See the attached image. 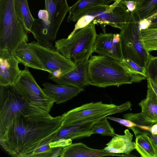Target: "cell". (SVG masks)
Wrapping results in <instances>:
<instances>
[{"label": "cell", "instance_id": "25", "mask_svg": "<svg viewBox=\"0 0 157 157\" xmlns=\"http://www.w3.org/2000/svg\"><path fill=\"white\" fill-rule=\"evenodd\" d=\"M144 44L150 52L157 51V28H148L141 30Z\"/></svg>", "mask_w": 157, "mask_h": 157}, {"label": "cell", "instance_id": "14", "mask_svg": "<svg viewBox=\"0 0 157 157\" xmlns=\"http://www.w3.org/2000/svg\"><path fill=\"white\" fill-rule=\"evenodd\" d=\"M121 61L124 59L119 33H100L98 34L93 52Z\"/></svg>", "mask_w": 157, "mask_h": 157}, {"label": "cell", "instance_id": "20", "mask_svg": "<svg viewBox=\"0 0 157 157\" xmlns=\"http://www.w3.org/2000/svg\"><path fill=\"white\" fill-rule=\"evenodd\" d=\"M13 55L25 67L46 71L50 74L37 56L29 48L28 42L23 41L18 46Z\"/></svg>", "mask_w": 157, "mask_h": 157}, {"label": "cell", "instance_id": "29", "mask_svg": "<svg viewBox=\"0 0 157 157\" xmlns=\"http://www.w3.org/2000/svg\"><path fill=\"white\" fill-rule=\"evenodd\" d=\"M147 82H148L157 96V77L147 75Z\"/></svg>", "mask_w": 157, "mask_h": 157}, {"label": "cell", "instance_id": "31", "mask_svg": "<svg viewBox=\"0 0 157 157\" xmlns=\"http://www.w3.org/2000/svg\"><path fill=\"white\" fill-rule=\"evenodd\" d=\"M148 28H157V16L150 20V24Z\"/></svg>", "mask_w": 157, "mask_h": 157}, {"label": "cell", "instance_id": "28", "mask_svg": "<svg viewBox=\"0 0 157 157\" xmlns=\"http://www.w3.org/2000/svg\"><path fill=\"white\" fill-rule=\"evenodd\" d=\"M106 117L108 119L118 122L121 125L132 129V131L136 127L139 126L131 121L124 119H121L109 115L107 116Z\"/></svg>", "mask_w": 157, "mask_h": 157}, {"label": "cell", "instance_id": "6", "mask_svg": "<svg viewBox=\"0 0 157 157\" xmlns=\"http://www.w3.org/2000/svg\"><path fill=\"white\" fill-rule=\"evenodd\" d=\"M95 24L92 21L86 26L77 30L67 38L55 42V48L66 58L75 64L89 58L92 55L98 35Z\"/></svg>", "mask_w": 157, "mask_h": 157}, {"label": "cell", "instance_id": "3", "mask_svg": "<svg viewBox=\"0 0 157 157\" xmlns=\"http://www.w3.org/2000/svg\"><path fill=\"white\" fill-rule=\"evenodd\" d=\"M121 1L117 0L110 5L90 6L73 16L67 21L77 22L71 34H73L92 21L95 24H99L104 33L105 32V26L107 25L121 30L125 25L130 11L124 5L120 2Z\"/></svg>", "mask_w": 157, "mask_h": 157}, {"label": "cell", "instance_id": "5", "mask_svg": "<svg viewBox=\"0 0 157 157\" xmlns=\"http://www.w3.org/2000/svg\"><path fill=\"white\" fill-rule=\"evenodd\" d=\"M14 0H0V52L13 55L23 42L29 41L28 31L17 16Z\"/></svg>", "mask_w": 157, "mask_h": 157}, {"label": "cell", "instance_id": "12", "mask_svg": "<svg viewBox=\"0 0 157 157\" xmlns=\"http://www.w3.org/2000/svg\"><path fill=\"white\" fill-rule=\"evenodd\" d=\"M147 88L145 98L139 103L141 112L125 113L123 117L139 126L151 127L157 124V96L148 82Z\"/></svg>", "mask_w": 157, "mask_h": 157}, {"label": "cell", "instance_id": "17", "mask_svg": "<svg viewBox=\"0 0 157 157\" xmlns=\"http://www.w3.org/2000/svg\"><path fill=\"white\" fill-rule=\"evenodd\" d=\"M42 90L57 104L64 103L76 96L82 90L71 86L54 84L48 82L42 84Z\"/></svg>", "mask_w": 157, "mask_h": 157}, {"label": "cell", "instance_id": "16", "mask_svg": "<svg viewBox=\"0 0 157 157\" xmlns=\"http://www.w3.org/2000/svg\"><path fill=\"white\" fill-rule=\"evenodd\" d=\"M14 55L0 52V86H13L22 72Z\"/></svg>", "mask_w": 157, "mask_h": 157}, {"label": "cell", "instance_id": "4", "mask_svg": "<svg viewBox=\"0 0 157 157\" xmlns=\"http://www.w3.org/2000/svg\"><path fill=\"white\" fill-rule=\"evenodd\" d=\"M88 62L89 85L105 88L132 83L120 61L106 56L91 55Z\"/></svg>", "mask_w": 157, "mask_h": 157}, {"label": "cell", "instance_id": "36", "mask_svg": "<svg viewBox=\"0 0 157 157\" xmlns=\"http://www.w3.org/2000/svg\"><path fill=\"white\" fill-rule=\"evenodd\" d=\"M157 16V12L153 14L151 16H150V17H148L146 19L148 21H150L152 19L155 17L156 16Z\"/></svg>", "mask_w": 157, "mask_h": 157}, {"label": "cell", "instance_id": "18", "mask_svg": "<svg viewBox=\"0 0 157 157\" xmlns=\"http://www.w3.org/2000/svg\"><path fill=\"white\" fill-rule=\"evenodd\" d=\"M128 154L121 155L108 152L104 149H97L88 147L82 143L71 144L64 147L61 157H100L113 156H129Z\"/></svg>", "mask_w": 157, "mask_h": 157}, {"label": "cell", "instance_id": "24", "mask_svg": "<svg viewBox=\"0 0 157 157\" xmlns=\"http://www.w3.org/2000/svg\"><path fill=\"white\" fill-rule=\"evenodd\" d=\"M133 12L140 20L146 19L157 12V0H143Z\"/></svg>", "mask_w": 157, "mask_h": 157}, {"label": "cell", "instance_id": "27", "mask_svg": "<svg viewBox=\"0 0 157 157\" xmlns=\"http://www.w3.org/2000/svg\"><path fill=\"white\" fill-rule=\"evenodd\" d=\"M103 4H104L103 0H77L70 7L67 21L73 16L86 8L93 6Z\"/></svg>", "mask_w": 157, "mask_h": 157}, {"label": "cell", "instance_id": "11", "mask_svg": "<svg viewBox=\"0 0 157 157\" xmlns=\"http://www.w3.org/2000/svg\"><path fill=\"white\" fill-rule=\"evenodd\" d=\"M28 44L52 76L59 77L75 66L76 64L71 59L64 57L55 48L41 45L35 41Z\"/></svg>", "mask_w": 157, "mask_h": 157}, {"label": "cell", "instance_id": "19", "mask_svg": "<svg viewBox=\"0 0 157 157\" xmlns=\"http://www.w3.org/2000/svg\"><path fill=\"white\" fill-rule=\"evenodd\" d=\"M133 135L128 129L123 135L116 134L104 149L105 151L114 154H129L135 149V142L132 141Z\"/></svg>", "mask_w": 157, "mask_h": 157}, {"label": "cell", "instance_id": "21", "mask_svg": "<svg viewBox=\"0 0 157 157\" xmlns=\"http://www.w3.org/2000/svg\"><path fill=\"white\" fill-rule=\"evenodd\" d=\"M135 149L142 157H157V144L149 134L144 132L136 136Z\"/></svg>", "mask_w": 157, "mask_h": 157}, {"label": "cell", "instance_id": "15", "mask_svg": "<svg viewBox=\"0 0 157 157\" xmlns=\"http://www.w3.org/2000/svg\"><path fill=\"white\" fill-rule=\"evenodd\" d=\"M89 58L76 64L74 68L59 77L49 74L48 78L57 84L73 86L82 90L88 85V76Z\"/></svg>", "mask_w": 157, "mask_h": 157}, {"label": "cell", "instance_id": "32", "mask_svg": "<svg viewBox=\"0 0 157 157\" xmlns=\"http://www.w3.org/2000/svg\"><path fill=\"white\" fill-rule=\"evenodd\" d=\"M150 132L153 135H157V124H154L151 126Z\"/></svg>", "mask_w": 157, "mask_h": 157}, {"label": "cell", "instance_id": "10", "mask_svg": "<svg viewBox=\"0 0 157 157\" xmlns=\"http://www.w3.org/2000/svg\"><path fill=\"white\" fill-rule=\"evenodd\" d=\"M132 106L129 101L119 105L105 104L101 101L87 103L63 114L61 128L82 122L121 113L129 109Z\"/></svg>", "mask_w": 157, "mask_h": 157}, {"label": "cell", "instance_id": "2", "mask_svg": "<svg viewBox=\"0 0 157 157\" xmlns=\"http://www.w3.org/2000/svg\"><path fill=\"white\" fill-rule=\"evenodd\" d=\"M44 10L38 13V18L35 19L30 33L40 45L55 48V42L59 29L71 7L67 0H44Z\"/></svg>", "mask_w": 157, "mask_h": 157}, {"label": "cell", "instance_id": "30", "mask_svg": "<svg viewBox=\"0 0 157 157\" xmlns=\"http://www.w3.org/2000/svg\"><path fill=\"white\" fill-rule=\"evenodd\" d=\"M120 2L124 5L130 12L133 11L136 6V3L133 1H121Z\"/></svg>", "mask_w": 157, "mask_h": 157}, {"label": "cell", "instance_id": "22", "mask_svg": "<svg viewBox=\"0 0 157 157\" xmlns=\"http://www.w3.org/2000/svg\"><path fill=\"white\" fill-rule=\"evenodd\" d=\"M121 62L132 83L139 82L147 78L146 68L128 58H124Z\"/></svg>", "mask_w": 157, "mask_h": 157}, {"label": "cell", "instance_id": "7", "mask_svg": "<svg viewBox=\"0 0 157 157\" xmlns=\"http://www.w3.org/2000/svg\"><path fill=\"white\" fill-rule=\"evenodd\" d=\"M23 116L34 119L44 118L31 109L13 86H0V138L14 118Z\"/></svg>", "mask_w": 157, "mask_h": 157}, {"label": "cell", "instance_id": "34", "mask_svg": "<svg viewBox=\"0 0 157 157\" xmlns=\"http://www.w3.org/2000/svg\"><path fill=\"white\" fill-rule=\"evenodd\" d=\"M142 0H121V1H133L136 3V6L141 2Z\"/></svg>", "mask_w": 157, "mask_h": 157}, {"label": "cell", "instance_id": "1", "mask_svg": "<svg viewBox=\"0 0 157 157\" xmlns=\"http://www.w3.org/2000/svg\"><path fill=\"white\" fill-rule=\"evenodd\" d=\"M62 122L61 115L42 119L17 117L0 138V144L12 156L31 157L38 148L52 142Z\"/></svg>", "mask_w": 157, "mask_h": 157}, {"label": "cell", "instance_id": "35", "mask_svg": "<svg viewBox=\"0 0 157 157\" xmlns=\"http://www.w3.org/2000/svg\"><path fill=\"white\" fill-rule=\"evenodd\" d=\"M149 135L155 142L157 144V135H153L151 134V135L149 134Z\"/></svg>", "mask_w": 157, "mask_h": 157}, {"label": "cell", "instance_id": "9", "mask_svg": "<svg viewBox=\"0 0 157 157\" xmlns=\"http://www.w3.org/2000/svg\"><path fill=\"white\" fill-rule=\"evenodd\" d=\"M26 104L36 114L43 117H52L49 113L54 102L38 85L28 67H25L13 85Z\"/></svg>", "mask_w": 157, "mask_h": 157}, {"label": "cell", "instance_id": "8", "mask_svg": "<svg viewBox=\"0 0 157 157\" xmlns=\"http://www.w3.org/2000/svg\"><path fill=\"white\" fill-rule=\"evenodd\" d=\"M140 20L136 15L130 12L128 17L119 33L124 58H128L146 68L151 56L143 43L139 27Z\"/></svg>", "mask_w": 157, "mask_h": 157}, {"label": "cell", "instance_id": "13", "mask_svg": "<svg viewBox=\"0 0 157 157\" xmlns=\"http://www.w3.org/2000/svg\"><path fill=\"white\" fill-rule=\"evenodd\" d=\"M105 117L82 122L61 128L50 143L51 147H64L71 144L74 140L90 136L93 134L91 130L92 126Z\"/></svg>", "mask_w": 157, "mask_h": 157}, {"label": "cell", "instance_id": "23", "mask_svg": "<svg viewBox=\"0 0 157 157\" xmlns=\"http://www.w3.org/2000/svg\"><path fill=\"white\" fill-rule=\"evenodd\" d=\"M14 6L17 16L28 32L30 33L31 28L35 18L31 13L27 0H14Z\"/></svg>", "mask_w": 157, "mask_h": 157}, {"label": "cell", "instance_id": "26", "mask_svg": "<svg viewBox=\"0 0 157 157\" xmlns=\"http://www.w3.org/2000/svg\"><path fill=\"white\" fill-rule=\"evenodd\" d=\"M106 117L98 121L92 126L91 130L93 134H99L102 136H111L115 135L114 130Z\"/></svg>", "mask_w": 157, "mask_h": 157}, {"label": "cell", "instance_id": "33", "mask_svg": "<svg viewBox=\"0 0 157 157\" xmlns=\"http://www.w3.org/2000/svg\"><path fill=\"white\" fill-rule=\"evenodd\" d=\"M117 0H103V1L104 4L109 5L111 2Z\"/></svg>", "mask_w": 157, "mask_h": 157}]
</instances>
